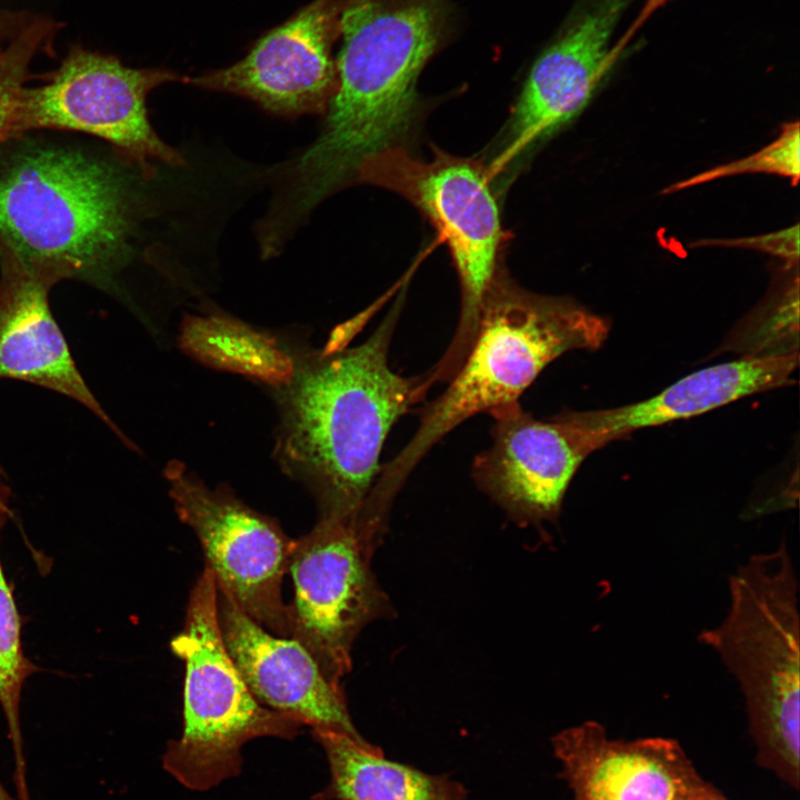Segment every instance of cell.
I'll return each mask as SVG.
<instances>
[{"label": "cell", "mask_w": 800, "mask_h": 800, "mask_svg": "<svg viewBox=\"0 0 800 800\" xmlns=\"http://www.w3.org/2000/svg\"><path fill=\"white\" fill-rule=\"evenodd\" d=\"M799 137V122L787 123L771 143L757 152L681 180L668 187L664 192L672 193L717 179L742 173L777 174L790 179L792 184L796 186L800 176Z\"/></svg>", "instance_id": "cell-21"}, {"label": "cell", "mask_w": 800, "mask_h": 800, "mask_svg": "<svg viewBox=\"0 0 800 800\" xmlns=\"http://www.w3.org/2000/svg\"><path fill=\"white\" fill-rule=\"evenodd\" d=\"M7 490L0 483V532L8 514ZM37 671L21 642V620L0 558V706L4 713L16 761V779H26L20 727V700L26 680Z\"/></svg>", "instance_id": "cell-20"}, {"label": "cell", "mask_w": 800, "mask_h": 800, "mask_svg": "<svg viewBox=\"0 0 800 800\" xmlns=\"http://www.w3.org/2000/svg\"><path fill=\"white\" fill-rule=\"evenodd\" d=\"M329 761L331 782L319 797L333 800H469L464 787L388 760L380 748L347 736L312 730Z\"/></svg>", "instance_id": "cell-18"}, {"label": "cell", "mask_w": 800, "mask_h": 800, "mask_svg": "<svg viewBox=\"0 0 800 800\" xmlns=\"http://www.w3.org/2000/svg\"><path fill=\"white\" fill-rule=\"evenodd\" d=\"M171 650L184 662L183 732L163 766L192 790H207L239 773L242 746L259 737L293 738L302 726L252 696L224 643L212 571L197 579L182 630Z\"/></svg>", "instance_id": "cell-6"}, {"label": "cell", "mask_w": 800, "mask_h": 800, "mask_svg": "<svg viewBox=\"0 0 800 800\" xmlns=\"http://www.w3.org/2000/svg\"><path fill=\"white\" fill-rule=\"evenodd\" d=\"M218 616L228 652L257 701L312 730H328L369 744L353 726L341 687L294 639L276 636L218 592Z\"/></svg>", "instance_id": "cell-16"}, {"label": "cell", "mask_w": 800, "mask_h": 800, "mask_svg": "<svg viewBox=\"0 0 800 800\" xmlns=\"http://www.w3.org/2000/svg\"><path fill=\"white\" fill-rule=\"evenodd\" d=\"M690 800H730L720 790L708 782L703 789H701Z\"/></svg>", "instance_id": "cell-26"}, {"label": "cell", "mask_w": 800, "mask_h": 800, "mask_svg": "<svg viewBox=\"0 0 800 800\" xmlns=\"http://www.w3.org/2000/svg\"><path fill=\"white\" fill-rule=\"evenodd\" d=\"M0 800H13L0 782Z\"/></svg>", "instance_id": "cell-27"}, {"label": "cell", "mask_w": 800, "mask_h": 800, "mask_svg": "<svg viewBox=\"0 0 800 800\" xmlns=\"http://www.w3.org/2000/svg\"><path fill=\"white\" fill-rule=\"evenodd\" d=\"M630 0H588L533 63L487 168L491 178L551 137L587 106L617 61L611 47Z\"/></svg>", "instance_id": "cell-12"}, {"label": "cell", "mask_w": 800, "mask_h": 800, "mask_svg": "<svg viewBox=\"0 0 800 800\" xmlns=\"http://www.w3.org/2000/svg\"><path fill=\"white\" fill-rule=\"evenodd\" d=\"M668 1H670V0H647V3H646V6L643 7V10H642L639 19H638L637 22L633 24V27L630 29V31L626 34V37L623 38V40H622L621 42L624 43V44H627L626 42H628V41L630 40V37L633 34V32L637 30V28H638L656 9H658L659 7H661L662 4H664V3L668 2Z\"/></svg>", "instance_id": "cell-25"}, {"label": "cell", "mask_w": 800, "mask_h": 800, "mask_svg": "<svg viewBox=\"0 0 800 800\" xmlns=\"http://www.w3.org/2000/svg\"><path fill=\"white\" fill-rule=\"evenodd\" d=\"M723 620L698 640L712 649L742 692L756 761L799 790V588L782 540L729 577Z\"/></svg>", "instance_id": "cell-5"}, {"label": "cell", "mask_w": 800, "mask_h": 800, "mask_svg": "<svg viewBox=\"0 0 800 800\" xmlns=\"http://www.w3.org/2000/svg\"><path fill=\"white\" fill-rule=\"evenodd\" d=\"M342 3L312 0L259 37L241 60L184 82L247 98L276 116L324 113L337 89L332 48Z\"/></svg>", "instance_id": "cell-13"}, {"label": "cell", "mask_w": 800, "mask_h": 800, "mask_svg": "<svg viewBox=\"0 0 800 800\" xmlns=\"http://www.w3.org/2000/svg\"><path fill=\"white\" fill-rule=\"evenodd\" d=\"M52 21L33 20L0 51V143L12 139L18 100L31 61L53 34Z\"/></svg>", "instance_id": "cell-22"}, {"label": "cell", "mask_w": 800, "mask_h": 800, "mask_svg": "<svg viewBox=\"0 0 800 800\" xmlns=\"http://www.w3.org/2000/svg\"><path fill=\"white\" fill-rule=\"evenodd\" d=\"M178 341L186 354L208 367L276 388L288 383L296 370L294 359L273 337L221 314L186 316Z\"/></svg>", "instance_id": "cell-19"}, {"label": "cell", "mask_w": 800, "mask_h": 800, "mask_svg": "<svg viewBox=\"0 0 800 800\" xmlns=\"http://www.w3.org/2000/svg\"><path fill=\"white\" fill-rule=\"evenodd\" d=\"M28 13L0 10V51L31 21Z\"/></svg>", "instance_id": "cell-24"}, {"label": "cell", "mask_w": 800, "mask_h": 800, "mask_svg": "<svg viewBox=\"0 0 800 800\" xmlns=\"http://www.w3.org/2000/svg\"><path fill=\"white\" fill-rule=\"evenodd\" d=\"M182 80L169 69H134L116 57L74 48L46 84L22 89L12 138L36 129L79 131L111 143L144 171L152 162L183 166L181 153L153 130L146 107L153 89Z\"/></svg>", "instance_id": "cell-9"}, {"label": "cell", "mask_w": 800, "mask_h": 800, "mask_svg": "<svg viewBox=\"0 0 800 800\" xmlns=\"http://www.w3.org/2000/svg\"><path fill=\"white\" fill-rule=\"evenodd\" d=\"M798 363L799 352L742 357L690 373L644 401L570 412L601 448L637 429L694 417L743 397L790 384Z\"/></svg>", "instance_id": "cell-17"}, {"label": "cell", "mask_w": 800, "mask_h": 800, "mask_svg": "<svg viewBox=\"0 0 800 800\" xmlns=\"http://www.w3.org/2000/svg\"><path fill=\"white\" fill-rule=\"evenodd\" d=\"M551 744L573 800H690L708 783L671 738L613 739L588 720Z\"/></svg>", "instance_id": "cell-15"}, {"label": "cell", "mask_w": 800, "mask_h": 800, "mask_svg": "<svg viewBox=\"0 0 800 800\" xmlns=\"http://www.w3.org/2000/svg\"><path fill=\"white\" fill-rule=\"evenodd\" d=\"M164 473L174 509L197 534L218 592L269 632L290 638L281 584L293 540L274 519L227 488L210 489L183 463L170 462Z\"/></svg>", "instance_id": "cell-10"}, {"label": "cell", "mask_w": 800, "mask_h": 800, "mask_svg": "<svg viewBox=\"0 0 800 800\" xmlns=\"http://www.w3.org/2000/svg\"><path fill=\"white\" fill-rule=\"evenodd\" d=\"M357 180L389 189L414 204L450 249L461 288L459 323L431 383L448 382L474 339L484 297L498 274L502 229L491 177L479 162L434 152L419 160L400 146L368 158Z\"/></svg>", "instance_id": "cell-7"}, {"label": "cell", "mask_w": 800, "mask_h": 800, "mask_svg": "<svg viewBox=\"0 0 800 800\" xmlns=\"http://www.w3.org/2000/svg\"><path fill=\"white\" fill-rule=\"evenodd\" d=\"M489 414L492 443L471 469L478 488L518 523L556 522L576 471L600 449L596 438L569 410L538 420L516 401Z\"/></svg>", "instance_id": "cell-11"}, {"label": "cell", "mask_w": 800, "mask_h": 800, "mask_svg": "<svg viewBox=\"0 0 800 800\" xmlns=\"http://www.w3.org/2000/svg\"><path fill=\"white\" fill-rule=\"evenodd\" d=\"M449 0H343L337 89L318 138L280 170L264 219L291 236L361 164L399 146L418 111L419 76L443 41Z\"/></svg>", "instance_id": "cell-1"}, {"label": "cell", "mask_w": 800, "mask_h": 800, "mask_svg": "<svg viewBox=\"0 0 800 800\" xmlns=\"http://www.w3.org/2000/svg\"><path fill=\"white\" fill-rule=\"evenodd\" d=\"M64 279L69 276L62 268L27 260L0 232V379L69 397L118 432L78 370L50 310L49 292Z\"/></svg>", "instance_id": "cell-14"}, {"label": "cell", "mask_w": 800, "mask_h": 800, "mask_svg": "<svg viewBox=\"0 0 800 800\" xmlns=\"http://www.w3.org/2000/svg\"><path fill=\"white\" fill-rule=\"evenodd\" d=\"M609 322L568 298L529 292L498 272L488 290L471 347L449 384L422 410L417 431L380 472L370 496L392 504L430 449L467 419L518 401L562 353L596 350Z\"/></svg>", "instance_id": "cell-3"}, {"label": "cell", "mask_w": 800, "mask_h": 800, "mask_svg": "<svg viewBox=\"0 0 800 800\" xmlns=\"http://www.w3.org/2000/svg\"><path fill=\"white\" fill-rule=\"evenodd\" d=\"M136 191L112 162L59 147L0 158V232L30 261L113 286L132 252Z\"/></svg>", "instance_id": "cell-4"}, {"label": "cell", "mask_w": 800, "mask_h": 800, "mask_svg": "<svg viewBox=\"0 0 800 800\" xmlns=\"http://www.w3.org/2000/svg\"><path fill=\"white\" fill-rule=\"evenodd\" d=\"M380 542L354 517L319 519L309 533L293 540L289 571L294 596L287 606L290 638L337 687L351 669V650L362 629L394 614L371 569Z\"/></svg>", "instance_id": "cell-8"}, {"label": "cell", "mask_w": 800, "mask_h": 800, "mask_svg": "<svg viewBox=\"0 0 800 800\" xmlns=\"http://www.w3.org/2000/svg\"><path fill=\"white\" fill-rule=\"evenodd\" d=\"M701 244L758 250L783 259L786 263L792 266L799 260V226L794 224L793 227L760 236L703 241Z\"/></svg>", "instance_id": "cell-23"}, {"label": "cell", "mask_w": 800, "mask_h": 800, "mask_svg": "<svg viewBox=\"0 0 800 800\" xmlns=\"http://www.w3.org/2000/svg\"><path fill=\"white\" fill-rule=\"evenodd\" d=\"M399 306L364 342L296 363L292 379L276 388V457L311 490L319 519L358 513L380 472L388 433L429 390L424 373L404 378L389 366Z\"/></svg>", "instance_id": "cell-2"}]
</instances>
